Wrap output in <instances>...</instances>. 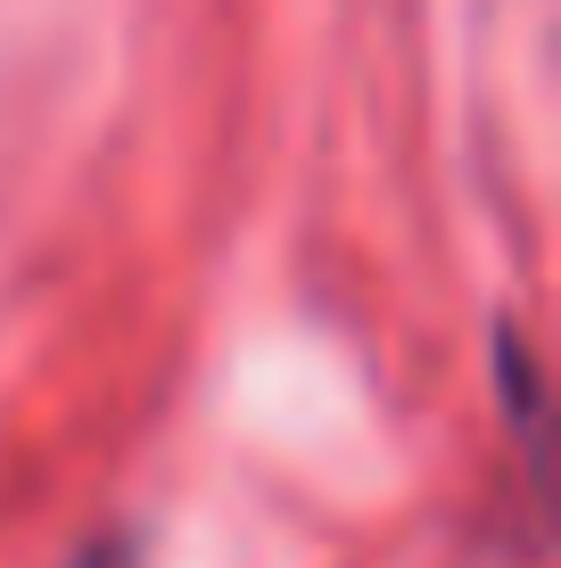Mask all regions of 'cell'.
Returning <instances> with one entry per match:
<instances>
[{"label": "cell", "instance_id": "obj_1", "mask_svg": "<svg viewBox=\"0 0 561 568\" xmlns=\"http://www.w3.org/2000/svg\"><path fill=\"white\" fill-rule=\"evenodd\" d=\"M74 568H132V552H124V544H100V552H83Z\"/></svg>", "mask_w": 561, "mask_h": 568}]
</instances>
